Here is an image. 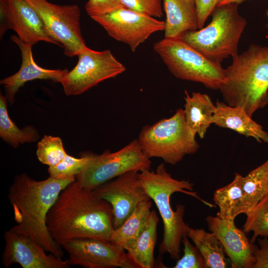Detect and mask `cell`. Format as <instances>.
Instances as JSON below:
<instances>
[{
    "label": "cell",
    "instance_id": "ffe728a7",
    "mask_svg": "<svg viewBox=\"0 0 268 268\" xmlns=\"http://www.w3.org/2000/svg\"><path fill=\"white\" fill-rule=\"evenodd\" d=\"M185 94L184 112L186 122L200 138H203L212 124L215 104L205 93L194 92L190 95L185 90Z\"/></svg>",
    "mask_w": 268,
    "mask_h": 268
},
{
    "label": "cell",
    "instance_id": "7a4b0ae2",
    "mask_svg": "<svg viewBox=\"0 0 268 268\" xmlns=\"http://www.w3.org/2000/svg\"><path fill=\"white\" fill-rule=\"evenodd\" d=\"M75 179L49 177L37 181L25 173L15 176L8 193L16 223L11 229L32 238L47 252L62 257L60 246L49 231L47 217L61 192Z\"/></svg>",
    "mask_w": 268,
    "mask_h": 268
},
{
    "label": "cell",
    "instance_id": "d590c367",
    "mask_svg": "<svg viewBox=\"0 0 268 268\" xmlns=\"http://www.w3.org/2000/svg\"><path fill=\"white\" fill-rule=\"evenodd\" d=\"M266 16H267V19H268V22H267V24L266 25V26L268 28V8L266 10Z\"/></svg>",
    "mask_w": 268,
    "mask_h": 268
},
{
    "label": "cell",
    "instance_id": "6da1fadb",
    "mask_svg": "<svg viewBox=\"0 0 268 268\" xmlns=\"http://www.w3.org/2000/svg\"><path fill=\"white\" fill-rule=\"evenodd\" d=\"M47 225L60 246L80 238L110 241L114 230L112 208L108 202L75 179L60 193L48 213Z\"/></svg>",
    "mask_w": 268,
    "mask_h": 268
},
{
    "label": "cell",
    "instance_id": "e575fe53",
    "mask_svg": "<svg viewBox=\"0 0 268 268\" xmlns=\"http://www.w3.org/2000/svg\"><path fill=\"white\" fill-rule=\"evenodd\" d=\"M245 0H219L217 6L229 3H237L239 4Z\"/></svg>",
    "mask_w": 268,
    "mask_h": 268
},
{
    "label": "cell",
    "instance_id": "e0dca14e",
    "mask_svg": "<svg viewBox=\"0 0 268 268\" xmlns=\"http://www.w3.org/2000/svg\"><path fill=\"white\" fill-rule=\"evenodd\" d=\"M12 41L19 47L22 58L21 65L19 70L13 75L0 80L4 86L5 97L7 101L12 104L14 97L20 87L27 81L35 79L51 80L55 82H61L67 69H49L38 66L34 61L32 52V46L22 42L18 37L12 35Z\"/></svg>",
    "mask_w": 268,
    "mask_h": 268
},
{
    "label": "cell",
    "instance_id": "8fae6325",
    "mask_svg": "<svg viewBox=\"0 0 268 268\" xmlns=\"http://www.w3.org/2000/svg\"><path fill=\"white\" fill-rule=\"evenodd\" d=\"M90 17L110 36L127 44L133 52L152 34L165 29L164 21L124 6Z\"/></svg>",
    "mask_w": 268,
    "mask_h": 268
},
{
    "label": "cell",
    "instance_id": "836d02e7",
    "mask_svg": "<svg viewBox=\"0 0 268 268\" xmlns=\"http://www.w3.org/2000/svg\"><path fill=\"white\" fill-rule=\"evenodd\" d=\"M258 241L259 247L254 253L256 261L253 268H268V238L264 237L258 239Z\"/></svg>",
    "mask_w": 268,
    "mask_h": 268
},
{
    "label": "cell",
    "instance_id": "d6986e66",
    "mask_svg": "<svg viewBox=\"0 0 268 268\" xmlns=\"http://www.w3.org/2000/svg\"><path fill=\"white\" fill-rule=\"evenodd\" d=\"M165 12L164 37H181L185 33L198 29L194 0H162Z\"/></svg>",
    "mask_w": 268,
    "mask_h": 268
},
{
    "label": "cell",
    "instance_id": "83f0119b",
    "mask_svg": "<svg viewBox=\"0 0 268 268\" xmlns=\"http://www.w3.org/2000/svg\"><path fill=\"white\" fill-rule=\"evenodd\" d=\"M67 154L62 140L59 137L45 135L38 143L37 158L40 162L49 167L60 163Z\"/></svg>",
    "mask_w": 268,
    "mask_h": 268
},
{
    "label": "cell",
    "instance_id": "cb8c5ba5",
    "mask_svg": "<svg viewBox=\"0 0 268 268\" xmlns=\"http://www.w3.org/2000/svg\"><path fill=\"white\" fill-rule=\"evenodd\" d=\"M243 213L246 215L268 195V159L242 178Z\"/></svg>",
    "mask_w": 268,
    "mask_h": 268
},
{
    "label": "cell",
    "instance_id": "d4e9b609",
    "mask_svg": "<svg viewBox=\"0 0 268 268\" xmlns=\"http://www.w3.org/2000/svg\"><path fill=\"white\" fill-rule=\"evenodd\" d=\"M242 178L241 175L235 173L230 183L214 192L213 200L219 208L217 213L219 217L235 220L238 215L243 213Z\"/></svg>",
    "mask_w": 268,
    "mask_h": 268
},
{
    "label": "cell",
    "instance_id": "4dcf8cb0",
    "mask_svg": "<svg viewBox=\"0 0 268 268\" xmlns=\"http://www.w3.org/2000/svg\"><path fill=\"white\" fill-rule=\"evenodd\" d=\"M123 6L155 18L163 15L162 0H121Z\"/></svg>",
    "mask_w": 268,
    "mask_h": 268
},
{
    "label": "cell",
    "instance_id": "277c9868",
    "mask_svg": "<svg viewBox=\"0 0 268 268\" xmlns=\"http://www.w3.org/2000/svg\"><path fill=\"white\" fill-rule=\"evenodd\" d=\"M138 177L146 193L156 204L163 223V236L159 253L160 255L168 253L172 259L177 260L180 258L182 239L187 236L189 226L183 218L185 206L178 204L176 210L172 209L171 195L176 192L183 193L199 199L208 206L215 205L201 199L198 193L194 191L193 183L173 178L163 163L159 164L155 171L146 169L139 172Z\"/></svg>",
    "mask_w": 268,
    "mask_h": 268
},
{
    "label": "cell",
    "instance_id": "30bf717a",
    "mask_svg": "<svg viewBox=\"0 0 268 268\" xmlns=\"http://www.w3.org/2000/svg\"><path fill=\"white\" fill-rule=\"evenodd\" d=\"M36 10L51 36L70 57L86 47L80 25V11L76 4L58 5L47 0H25Z\"/></svg>",
    "mask_w": 268,
    "mask_h": 268
},
{
    "label": "cell",
    "instance_id": "7c38bea8",
    "mask_svg": "<svg viewBox=\"0 0 268 268\" xmlns=\"http://www.w3.org/2000/svg\"><path fill=\"white\" fill-rule=\"evenodd\" d=\"M68 255L70 266L84 268H133L125 249L121 246L101 239L80 238L62 246Z\"/></svg>",
    "mask_w": 268,
    "mask_h": 268
},
{
    "label": "cell",
    "instance_id": "2e32d148",
    "mask_svg": "<svg viewBox=\"0 0 268 268\" xmlns=\"http://www.w3.org/2000/svg\"><path fill=\"white\" fill-rule=\"evenodd\" d=\"M209 230L223 245L232 268H253L255 252L258 247L252 243L246 233L238 228L234 220L209 215L206 218Z\"/></svg>",
    "mask_w": 268,
    "mask_h": 268
},
{
    "label": "cell",
    "instance_id": "ba28073f",
    "mask_svg": "<svg viewBox=\"0 0 268 268\" xmlns=\"http://www.w3.org/2000/svg\"><path fill=\"white\" fill-rule=\"evenodd\" d=\"M88 160L76 181L84 188L93 191L105 182L127 172L150 169V159L134 139L114 152L105 150L101 154H87Z\"/></svg>",
    "mask_w": 268,
    "mask_h": 268
},
{
    "label": "cell",
    "instance_id": "52a82bcc",
    "mask_svg": "<svg viewBox=\"0 0 268 268\" xmlns=\"http://www.w3.org/2000/svg\"><path fill=\"white\" fill-rule=\"evenodd\" d=\"M153 50L178 79L200 83L213 90H219L225 81L221 64L213 62L181 37H164L154 44Z\"/></svg>",
    "mask_w": 268,
    "mask_h": 268
},
{
    "label": "cell",
    "instance_id": "ac0fdd59",
    "mask_svg": "<svg viewBox=\"0 0 268 268\" xmlns=\"http://www.w3.org/2000/svg\"><path fill=\"white\" fill-rule=\"evenodd\" d=\"M212 124L228 128L245 136L252 137L259 142L268 143V133L239 106H231L217 100Z\"/></svg>",
    "mask_w": 268,
    "mask_h": 268
},
{
    "label": "cell",
    "instance_id": "44dd1931",
    "mask_svg": "<svg viewBox=\"0 0 268 268\" xmlns=\"http://www.w3.org/2000/svg\"><path fill=\"white\" fill-rule=\"evenodd\" d=\"M159 220L155 211L152 210L143 230L133 247L127 251L128 258L133 268H152L154 267V251Z\"/></svg>",
    "mask_w": 268,
    "mask_h": 268
},
{
    "label": "cell",
    "instance_id": "603a6c76",
    "mask_svg": "<svg viewBox=\"0 0 268 268\" xmlns=\"http://www.w3.org/2000/svg\"><path fill=\"white\" fill-rule=\"evenodd\" d=\"M187 236L201 252L207 268H227L230 261L225 258L223 245L214 233L189 227Z\"/></svg>",
    "mask_w": 268,
    "mask_h": 268
},
{
    "label": "cell",
    "instance_id": "5b68a950",
    "mask_svg": "<svg viewBox=\"0 0 268 268\" xmlns=\"http://www.w3.org/2000/svg\"><path fill=\"white\" fill-rule=\"evenodd\" d=\"M238 5L229 3L217 6L206 26L188 31L181 38L215 63L221 64L229 57H235L247 24L246 18L239 13Z\"/></svg>",
    "mask_w": 268,
    "mask_h": 268
},
{
    "label": "cell",
    "instance_id": "9c48e42d",
    "mask_svg": "<svg viewBox=\"0 0 268 268\" xmlns=\"http://www.w3.org/2000/svg\"><path fill=\"white\" fill-rule=\"evenodd\" d=\"M77 56V64L64 74L60 82L67 96L82 94L126 70L124 65L109 50L97 51L87 47Z\"/></svg>",
    "mask_w": 268,
    "mask_h": 268
},
{
    "label": "cell",
    "instance_id": "9a60e30c",
    "mask_svg": "<svg viewBox=\"0 0 268 268\" xmlns=\"http://www.w3.org/2000/svg\"><path fill=\"white\" fill-rule=\"evenodd\" d=\"M5 246L2 256L4 268L18 264L23 268H67V260H63L46 250L29 237L12 229L4 234Z\"/></svg>",
    "mask_w": 268,
    "mask_h": 268
},
{
    "label": "cell",
    "instance_id": "3957f363",
    "mask_svg": "<svg viewBox=\"0 0 268 268\" xmlns=\"http://www.w3.org/2000/svg\"><path fill=\"white\" fill-rule=\"evenodd\" d=\"M225 77L219 89L224 102L243 108L252 117L268 104V46L250 45L232 58Z\"/></svg>",
    "mask_w": 268,
    "mask_h": 268
},
{
    "label": "cell",
    "instance_id": "5bb4252c",
    "mask_svg": "<svg viewBox=\"0 0 268 268\" xmlns=\"http://www.w3.org/2000/svg\"><path fill=\"white\" fill-rule=\"evenodd\" d=\"M0 36L8 29L19 39L33 46L44 41L60 46L51 36L34 8L25 0H0Z\"/></svg>",
    "mask_w": 268,
    "mask_h": 268
},
{
    "label": "cell",
    "instance_id": "7402d4cb",
    "mask_svg": "<svg viewBox=\"0 0 268 268\" xmlns=\"http://www.w3.org/2000/svg\"><path fill=\"white\" fill-rule=\"evenodd\" d=\"M151 205V200L139 203L124 223L113 230L110 241L121 246L127 251L130 250L147 222Z\"/></svg>",
    "mask_w": 268,
    "mask_h": 268
},
{
    "label": "cell",
    "instance_id": "f546056e",
    "mask_svg": "<svg viewBox=\"0 0 268 268\" xmlns=\"http://www.w3.org/2000/svg\"><path fill=\"white\" fill-rule=\"evenodd\" d=\"M184 255L177 260L174 268H207L205 261L199 249L193 245L187 236L183 237Z\"/></svg>",
    "mask_w": 268,
    "mask_h": 268
},
{
    "label": "cell",
    "instance_id": "d6a6232c",
    "mask_svg": "<svg viewBox=\"0 0 268 268\" xmlns=\"http://www.w3.org/2000/svg\"><path fill=\"white\" fill-rule=\"evenodd\" d=\"M198 17V29L203 27L208 17L217 6L219 0H194Z\"/></svg>",
    "mask_w": 268,
    "mask_h": 268
},
{
    "label": "cell",
    "instance_id": "1f68e13d",
    "mask_svg": "<svg viewBox=\"0 0 268 268\" xmlns=\"http://www.w3.org/2000/svg\"><path fill=\"white\" fill-rule=\"evenodd\" d=\"M123 6L121 0H88L85 9L90 17L102 14Z\"/></svg>",
    "mask_w": 268,
    "mask_h": 268
},
{
    "label": "cell",
    "instance_id": "484cf974",
    "mask_svg": "<svg viewBox=\"0 0 268 268\" xmlns=\"http://www.w3.org/2000/svg\"><path fill=\"white\" fill-rule=\"evenodd\" d=\"M7 98L0 95V136L5 142L16 148L20 144L35 142L40 137L38 131L32 126L19 129L9 117Z\"/></svg>",
    "mask_w": 268,
    "mask_h": 268
},
{
    "label": "cell",
    "instance_id": "4fadbf2b",
    "mask_svg": "<svg viewBox=\"0 0 268 268\" xmlns=\"http://www.w3.org/2000/svg\"><path fill=\"white\" fill-rule=\"evenodd\" d=\"M138 173L127 172L93 190L111 205L114 229L124 223L139 203L151 200L140 182Z\"/></svg>",
    "mask_w": 268,
    "mask_h": 268
},
{
    "label": "cell",
    "instance_id": "8992f818",
    "mask_svg": "<svg viewBox=\"0 0 268 268\" xmlns=\"http://www.w3.org/2000/svg\"><path fill=\"white\" fill-rule=\"evenodd\" d=\"M196 135L186 122L184 109H180L169 118L144 126L137 140L148 158H160L174 165L186 155L198 151L199 144Z\"/></svg>",
    "mask_w": 268,
    "mask_h": 268
},
{
    "label": "cell",
    "instance_id": "4316f807",
    "mask_svg": "<svg viewBox=\"0 0 268 268\" xmlns=\"http://www.w3.org/2000/svg\"><path fill=\"white\" fill-rule=\"evenodd\" d=\"M246 215L243 230L246 233L253 232L250 240L252 243L259 236L268 237V195Z\"/></svg>",
    "mask_w": 268,
    "mask_h": 268
},
{
    "label": "cell",
    "instance_id": "f1b7e54d",
    "mask_svg": "<svg viewBox=\"0 0 268 268\" xmlns=\"http://www.w3.org/2000/svg\"><path fill=\"white\" fill-rule=\"evenodd\" d=\"M87 160V154L79 158L67 154L60 163L48 167L50 177L58 179L76 178Z\"/></svg>",
    "mask_w": 268,
    "mask_h": 268
}]
</instances>
